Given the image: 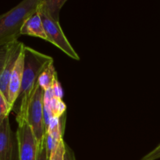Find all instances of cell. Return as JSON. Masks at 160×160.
<instances>
[{
	"instance_id": "30bf717a",
	"label": "cell",
	"mask_w": 160,
	"mask_h": 160,
	"mask_svg": "<svg viewBox=\"0 0 160 160\" xmlns=\"http://www.w3.org/2000/svg\"><path fill=\"white\" fill-rule=\"evenodd\" d=\"M66 112L59 117H53L49 123L47 128L46 133H48L50 136L56 142H60L63 140L64 128L66 123Z\"/></svg>"
},
{
	"instance_id": "7c38bea8",
	"label": "cell",
	"mask_w": 160,
	"mask_h": 160,
	"mask_svg": "<svg viewBox=\"0 0 160 160\" xmlns=\"http://www.w3.org/2000/svg\"><path fill=\"white\" fill-rule=\"evenodd\" d=\"M57 80L56 76V71L53 63L49 66L39 76V85L41 88L44 91H48L53 88V84H55Z\"/></svg>"
},
{
	"instance_id": "2e32d148",
	"label": "cell",
	"mask_w": 160,
	"mask_h": 160,
	"mask_svg": "<svg viewBox=\"0 0 160 160\" xmlns=\"http://www.w3.org/2000/svg\"><path fill=\"white\" fill-rule=\"evenodd\" d=\"M37 160H49V156L46 151V145H45V137L42 142L38 144Z\"/></svg>"
},
{
	"instance_id": "4fadbf2b",
	"label": "cell",
	"mask_w": 160,
	"mask_h": 160,
	"mask_svg": "<svg viewBox=\"0 0 160 160\" xmlns=\"http://www.w3.org/2000/svg\"><path fill=\"white\" fill-rule=\"evenodd\" d=\"M14 42H15L0 45V76L3 73V70L4 69L5 65H6V61L9 57V52H10V50L13 45Z\"/></svg>"
},
{
	"instance_id": "5b68a950",
	"label": "cell",
	"mask_w": 160,
	"mask_h": 160,
	"mask_svg": "<svg viewBox=\"0 0 160 160\" xmlns=\"http://www.w3.org/2000/svg\"><path fill=\"white\" fill-rule=\"evenodd\" d=\"M16 137L18 146V160H37L38 142L26 120L18 122Z\"/></svg>"
},
{
	"instance_id": "ac0fdd59",
	"label": "cell",
	"mask_w": 160,
	"mask_h": 160,
	"mask_svg": "<svg viewBox=\"0 0 160 160\" xmlns=\"http://www.w3.org/2000/svg\"><path fill=\"white\" fill-rule=\"evenodd\" d=\"M52 92H53V95H54L56 98H60V99H62L63 97V90L62 88H61V84L59 83L58 80H56L55 84H53V88H52Z\"/></svg>"
},
{
	"instance_id": "52a82bcc",
	"label": "cell",
	"mask_w": 160,
	"mask_h": 160,
	"mask_svg": "<svg viewBox=\"0 0 160 160\" xmlns=\"http://www.w3.org/2000/svg\"><path fill=\"white\" fill-rule=\"evenodd\" d=\"M25 45L22 42L19 41L14 42L12 48L9 52V57H8L6 63L5 65L4 69L3 70L1 76H0V92L4 95L8 101V87H9V79H10L11 74L13 70L15 64L17 62V59L22 51L24 50Z\"/></svg>"
},
{
	"instance_id": "3957f363",
	"label": "cell",
	"mask_w": 160,
	"mask_h": 160,
	"mask_svg": "<svg viewBox=\"0 0 160 160\" xmlns=\"http://www.w3.org/2000/svg\"><path fill=\"white\" fill-rule=\"evenodd\" d=\"M37 12H39L40 18L42 20V25L45 30V35H46V41L50 42L55 46L64 52L67 56L75 60H79L80 58L76 52L75 51L70 42H68L66 36L64 35L62 31L60 23L55 21L51 18L42 8L38 6Z\"/></svg>"
},
{
	"instance_id": "e0dca14e",
	"label": "cell",
	"mask_w": 160,
	"mask_h": 160,
	"mask_svg": "<svg viewBox=\"0 0 160 160\" xmlns=\"http://www.w3.org/2000/svg\"><path fill=\"white\" fill-rule=\"evenodd\" d=\"M158 159H160V144L155 149L147 153L146 156H144L140 160H156Z\"/></svg>"
},
{
	"instance_id": "7a4b0ae2",
	"label": "cell",
	"mask_w": 160,
	"mask_h": 160,
	"mask_svg": "<svg viewBox=\"0 0 160 160\" xmlns=\"http://www.w3.org/2000/svg\"><path fill=\"white\" fill-rule=\"evenodd\" d=\"M41 0H23L0 15V45L18 41L24 22L37 11Z\"/></svg>"
},
{
	"instance_id": "9c48e42d",
	"label": "cell",
	"mask_w": 160,
	"mask_h": 160,
	"mask_svg": "<svg viewBox=\"0 0 160 160\" xmlns=\"http://www.w3.org/2000/svg\"><path fill=\"white\" fill-rule=\"evenodd\" d=\"M22 34L39 38L46 41V35H45V30L42 25V20L37 11L34 14L30 16L24 22L21 29H20V35Z\"/></svg>"
},
{
	"instance_id": "9a60e30c",
	"label": "cell",
	"mask_w": 160,
	"mask_h": 160,
	"mask_svg": "<svg viewBox=\"0 0 160 160\" xmlns=\"http://www.w3.org/2000/svg\"><path fill=\"white\" fill-rule=\"evenodd\" d=\"M64 152H65V142L61 140L58 144L57 148L49 157V160H64Z\"/></svg>"
},
{
	"instance_id": "8992f818",
	"label": "cell",
	"mask_w": 160,
	"mask_h": 160,
	"mask_svg": "<svg viewBox=\"0 0 160 160\" xmlns=\"http://www.w3.org/2000/svg\"><path fill=\"white\" fill-rule=\"evenodd\" d=\"M0 160H18L17 137L11 129L9 117L0 121Z\"/></svg>"
},
{
	"instance_id": "ba28073f",
	"label": "cell",
	"mask_w": 160,
	"mask_h": 160,
	"mask_svg": "<svg viewBox=\"0 0 160 160\" xmlns=\"http://www.w3.org/2000/svg\"><path fill=\"white\" fill-rule=\"evenodd\" d=\"M24 71V50L17 59L13 70L9 79V87H8V102L13 109L15 103L18 98L21 87L22 78Z\"/></svg>"
},
{
	"instance_id": "5bb4252c",
	"label": "cell",
	"mask_w": 160,
	"mask_h": 160,
	"mask_svg": "<svg viewBox=\"0 0 160 160\" xmlns=\"http://www.w3.org/2000/svg\"><path fill=\"white\" fill-rule=\"evenodd\" d=\"M13 110L12 107L3 93L0 92V121L9 117V114Z\"/></svg>"
},
{
	"instance_id": "d6986e66",
	"label": "cell",
	"mask_w": 160,
	"mask_h": 160,
	"mask_svg": "<svg viewBox=\"0 0 160 160\" xmlns=\"http://www.w3.org/2000/svg\"><path fill=\"white\" fill-rule=\"evenodd\" d=\"M64 160H76L73 150L65 143V152H64Z\"/></svg>"
},
{
	"instance_id": "277c9868",
	"label": "cell",
	"mask_w": 160,
	"mask_h": 160,
	"mask_svg": "<svg viewBox=\"0 0 160 160\" xmlns=\"http://www.w3.org/2000/svg\"><path fill=\"white\" fill-rule=\"evenodd\" d=\"M44 93L45 91L38 87L27 110L26 120L35 137L38 144L45 139L46 134L44 120Z\"/></svg>"
},
{
	"instance_id": "6da1fadb",
	"label": "cell",
	"mask_w": 160,
	"mask_h": 160,
	"mask_svg": "<svg viewBox=\"0 0 160 160\" xmlns=\"http://www.w3.org/2000/svg\"><path fill=\"white\" fill-rule=\"evenodd\" d=\"M53 59L50 56L41 53L30 47L24 48V71L21 87L18 98L17 122L26 120L27 110L35 92L39 87V78L41 73L51 64Z\"/></svg>"
},
{
	"instance_id": "8fae6325",
	"label": "cell",
	"mask_w": 160,
	"mask_h": 160,
	"mask_svg": "<svg viewBox=\"0 0 160 160\" xmlns=\"http://www.w3.org/2000/svg\"><path fill=\"white\" fill-rule=\"evenodd\" d=\"M66 0H41L39 6L55 21L59 22V14Z\"/></svg>"
}]
</instances>
